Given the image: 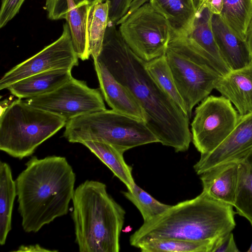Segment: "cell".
<instances>
[{
    "label": "cell",
    "mask_w": 252,
    "mask_h": 252,
    "mask_svg": "<svg viewBox=\"0 0 252 252\" xmlns=\"http://www.w3.org/2000/svg\"><path fill=\"white\" fill-rule=\"evenodd\" d=\"M246 40L252 60V18L248 27Z\"/></svg>",
    "instance_id": "e575fe53"
},
{
    "label": "cell",
    "mask_w": 252,
    "mask_h": 252,
    "mask_svg": "<svg viewBox=\"0 0 252 252\" xmlns=\"http://www.w3.org/2000/svg\"><path fill=\"white\" fill-rule=\"evenodd\" d=\"M195 4V17L191 28L186 37L220 63L228 66L224 62L215 39L211 25L212 12L205 5V2Z\"/></svg>",
    "instance_id": "d6986e66"
},
{
    "label": "cell",
    "mask_w": 252,
    "mask_h": 252,
    "mask_svg": "<svg viewBox=\"0 0 252 252\" xmlns=\"http://www.w3.org/2000/svg\"><path fill=\"white\" fill-rule=\"evenodd\" d=\"M80 144L87 147L107 166L125 185L127 190L131 189L135 183L132 175V168L125 162L123 152L103 141L86 140Z\"/></svg>",
    "instance_id": "ffe728a7"
},
{
    "label": "cell",
    "mask_w": 252,
    "mask_h": 252,
    "mask_svg": "<svg viewBox=\"0 0 252 252\" xmlns=\"http://www.w3.org/2000/svg\"><path fill=\"white\" fill-rule=\"evenodd\" d=\"M72 78L71 69L51 70L25 78L6 89L18 98H30L53 92Z\"/></svg>",
    "instance_id": "e0dca14e"
},
{
    "label": "cell",
    "mask_w": 252,
    "mask_h": 252,
    "mask_svg": "<svg viewBox=\"0 0 252 252\" xmlns=\"http://www.w3.org/2000/svg\"><path fill=\"white\" fill-rule=\"evenodd\" d=\"M25 0H1L0 28L4 27L19 12Z\"/></svg>",
    "instance_id": "f546056e"
},
{
    "label": "cell",
    "mask_w": 252,
    "mask_h": 252,
    "mask_svg": "<svg viewBox=\"0 0 252 252\" xmlns=\"http://www.w3.org/2000/svg\"><path fill=\"white\" fill-rule=\"evenodd\" d=\"M103 0H61L62 2L67 6H77L84 4L92 6Z\"/></svg>",
    "instance_id": "836d02e7"
},
{
    "label": "cell",
    "mask_w": 252,
    "mask_h": 252,
    "mask_svg": "<svg viewBox=\"0 0 252 252\" xmlns=\"http://www.w3.org/2000/svg\"><path fill=\"white\" fill-rule=\"evenodd\" d=\"M119 25L125 41L143 61L165 54L172 31L166 19L149 2L128 12Z\"/></svg>",
    "instance_id": "ba28073f"
},
{
    "label": "cell",
    "mask_w": 252,
    "mask_h": 252,
    "mask_svg": "<svg viewBox=\"0 0 252 252\" xmlns=\"http://www.w3.org/2000/svg\"><path fill=\"white\" fill-rule=\"evenodd\" d=\"M91 5L84 4L72 6L66 15L72 45L78 58L82 61L90 56L88 34V18Z\"/></svg>",
    "instance_id": "603a6c76"
},
{
    "label": "cell",
    "mask_w": 252,
    "mask_h": 252,
    "mask_svg": "<svg viewBox=\"0 0 252 252\" xmlns=\"http://www.w3.org/2000/svg\"><path fill=\"white\" fill-rule=\"evenodd\" d=\"M71 218L80 252H118L126 212L102 182L87 180L74 190Z\"/></svg>",
    "instance_id": "277c9868"
},
{
    "label": "cell",
    "mask_w": 252,
    "mask_h": 252,
    "mask_svg": "<svg viewBox=\"0 0 252 252\" xmlns=\"http://www.w3.org/2000/svg\"><path fill=\"white\" fill-rule=\"evenodd\" d=\"M94 66L102 94L112 109L145 122V115L129 90L111 74L99 62Z\"/></svg>",
    "instance_id": "5bb4252c"
},
{
    "label": "cell",
    "mask_w": 252,
    "mask_h": 252,
    "mask_svg": "<svg viewBox=\"0 0 252 252\" xmlns=\"http://www.w3.org/2000/svg\"><path fill=\"white\" fill-rule=\"evenodd\" d=\"M78 58L73 47L70 30L66 22L61 36L41 51L6 72L0 80V90L25 78L42 72L70 69L78 65Z\"/></svg>",
    "instance_id": "8fae6325"
},
{
    "label": "cell",
    "mask_w": 252,
    "mask_h": 252,
    "mask_svg": "<svg viewBox=\"0 0 252 252\" xmlns=\"http://www.w3.org/2000/svg\"><path fill=\"white\" fill-rule=\"evenodd\" d=\"M94 61L129 90L159 143L177 152L188 150L191 141L189 118L153 79L146 62L131 50L115 25L108 23L101 50Z\"/></svg>",
    "instance_id": "6da1fadb"
},
{
    "label": "cell",
    "mask_w": 252,
    "mask_h": 252,
    "mask_svg": "<svg viewBox=\"0 0 252 252\" xmlns=\"http://www.w3.org/2000/svg\"><path fill=\"white\" fill-rule=\"evenodd\" d=\"M108 6V22L119 25L121 20L127 14L133 0H105Z\"/></svg>",
    "instance_id": "f1b7e54d"
},
{
    "label": "cell",
    "mask_w": 252,
    "mask_h": 252,
    "mask_svg": "<svg viewBox=\"0 0 252 252\" xmlns=\"http://www.w3.org/2000/svg\"><path fill=\"white\" fill-rule=\"evenodd\" d=\"M247 252H252V244H251L250 248L247 251Z\"/></svg>",
    "instance_id": "74e56055"
},
{
    "label": "cell",
    "mask_w": 252,
    "mask_h": 252,
    "mask_svg": "<svg viewBox=\"0 0 252 252\" xmlns=\"http://www.w3.org/2000/svg\"><path fill=\"white\" fill-rule=\"evenodd\" d=\"M63 136L72 143L105 142L124 153L136 147L159 142L145 122L106 109L67 121Z\"/></svg>",
    "instance_id": "52a82bcc"
},
{
    "label": "cell",
    "mask_w": 252,
    "mask_h": 252,
    "mask_svg": "<svg viewBox=\"0 0 252 252\" xmlns=\"http://www.w3.org/2000/svg\"><path fill=\"white\" fill-rule=\"evenodd\" d=\"M144 3H145L144 0H133L129 10H134Z\"/></svg>",
    "instance_id": "d590c367"
},
{
    "label": "cell",
    "mask_w": 252,
    "mask_h": 252,
    "mask_svg": "<svg viewBox=\"0 0 252 252\" xmlns=\"http://www.w3.org/2000/svg\"><path fill=\"white\" fill-rule=\"evenodd\" d=\"M236 213L233 206L202 191L144 222L130 237V244L137 248L142 242L160 239L217 240L234 229Z\"/></svg>",
    "instance_id": "3957f363"
},
{
    "label": "cell",
    "mask_w": 252,
    "mask_h": 252,
    "mask_svg": "<svg viewBox=\"0 0 252 252\" xmlns=\"http://www.w3.org/2000/svg\"><path fill=\"white\" fill-rule=\"evenodd\" d=\"M220 15L236 33L246 39L252 18V0H223Z\"/></svg>",
    "instance_id": "d4e9b609"
},
{
    "label": "cell",
    "mask_w": 252,
    "mask_h": 252,
    "mask_svg": "<svg viewBox=\"0 0 252 252\" xmlns=\"http://www.w3.org/2000/svg\"><path fill=\"white\" fill-rule=\"evenodd\" d=\"M15 179L22 226L36 233L66 215L74 193L76 175L65 157H32Z\"/></svg>",
    "instance_id": "7a4b0ae2"
},
{
    "label": "cell",
    "mask_w": 252,
    "mask_h": 252,
    "mask_svg": "<svg viewBox=\"0 0 252 252\" xmlns=\"http://www.w3.org/2000/svg\"><path fill=\"white\" fill-rule=\"evenodd\" d=\"M34 107L58 115L66 121L77 117L106 109L98 89L84 81L72 78L50 93L24 100Z\"/></svg>",
    "instance_id": "30bf717a"
},
{
    "label": "cell",
    "mask_w": 252,
    "mask_h": 252,
    "mask_svg": "<svg viewBox=\"0 0 252 252\" xmlns=\"http://www.w3.org/2000/svg\"><path fill=\"white\" fill-rule=\"evenodd\" d=\"M239 114L223 96H208L196 108L191 124V140L201 154L221 144L235 126Z\"/></svg>",
    "instance_id": "9c48e42d"
},
{
    "label": "cell",
    "mask_w": 252,
    "mask_h": 252,
    "mask_svg": "<svg viewBox=\"0 0 252 252\" xmlns=\"http://www.w3.org/2000/svg\"><path fill=\"white\" fill-rule=\"evenodd\" d=\"M123 194L140 211L144 222L161 214L171 206L157 200L136 184L131 190L123 191Z\"/></svg>",
    "instance_id": "83f0119b"
},
{
    "label": "cell",
    "mask_w": 252,
    "mask_h": 252,
    "mask_svg": "<svg viewBox=\"0 0 252 252\" xmlns=\"http://www.w3.org/2000/svg\"><path fill=\"white\" fill-rule=\"evenodd\" d=\"M237 161L238 178L233 207L252 226V149Z\"/></svg>",
    "instance_id": "7402d4cb"
},
{
    "label": "cell",
    "mask_w": 252,
    "mask_h": 252,
    "mask_svg": "<svg viewBox=\"0 0 252 252\" xmlns=\"http://www.w3.org/2000/svg\"><path fill=\"white\" fill-rule=\"evenodd\" d=\"M215 89L234 105L240 115L252 112V62L220 77Z\"/></svg>",
    "instance_id": "9a60e30c"
},
{
    "label": "cell",
    "mask_w": 252,
    "mask_h": 252,
    "mask_svg": "<svg viewBox=\"0 0 252 252\" xmlns=\"http://www.w3.org/2000/svg\"><path fill=\"white\" fill-rule=\"evenodd\" d=\"M223 0H207L205 5L212 14L220 15L222 9Z\"/></svg>",
    "instance_id": "1f68e13d"
},
{
    "label": "cell",
    "mask_w": 252,
    "mask_h": 252,
    "mask_svg": "<svg viewBox=\"0 0 252 252\" xmlns=\"http://www.w3.org/2000/svg\"><path fill=\"white\" fill-rule=\"evenodd\" d=\"M108 24V6L105 1L91 6L88 18V34L90 55L93 60L99 55Z\"/></svg>",
    "instance_id": "cb8c5ba5"
},
{
    "label": "cell",
    "mask_w": 252,
    "mask_h": 252,
    "mask_svg": "<svg viewBox=\"0 0 252 252\" xmlns=\"http://www.w3.org/2000/svg\"><path fill=\"white\" fill-rule=\"evenodd\" d=\"M145 65L156 83L188 115L185 103L178 91L165 54L146 62Z\"/></svg>",
    "instance_id": "4316f807"
},
{
    "label": "cell",
    "mask_w": 252,
    "mask_h": 252,
    "mask_svg": "<svg viewBox=\"0 0 252 252\" xmlns=\"http://www.w3.org/2000/svg\"><path fill=\"white\" fill-rule=\"evenodd\" d=\"M217 240L153 239L141 243L137 248L142 252H211Z\"/></svg>",
    "instance_id": "484cf974"
},
{
    "label": "cell",
    "mask_w": 252,
    "mask_h": 252,
    "mask_svg": "<svg viewBox=\"0 0 252 252\" xmlns=\"http://www.w3.org/2000/svg\"><path fill=\"white\" fill-rule=\"evenodd\" d=\"M207 0H194L195 3H202V2H206Z\"/></svg>",
    "instance_id": "8d00e7d4"
},
{
    "label": "cell",
    "mask_w": 252,
    "mask_h": 252,
    "mask_svg": "<svg viewBox=\"0 0 252 252\" xmlns=\"http://www.w3.org/2000/svg\"><path fill=\"white\" fill-rule=\"evenodd\" d=\"M200 176L203 191L214 199L234 206L238 178V161L218 164Z\"/></svg>",
    "instance_id": "2e32d148"
},
{
    "label": "cell",
    "mask_w": 252,
    "mask_h": 252,
    "mask_svg": "<svg viewBox=\"0 0 252 252\" xmlns=\"http://www.w3.org/2000/svg\"><path fill=\"white\" fill-rule=\"evenodd\" d=\"M55 114L30 105L18 98L7 105L0 117V150L22 159L65 126Z\"/></svg>",
    "instance_id": "8992f818"
},
{
    "label": "cell",
    "mask_w": 252,
    "mask_h": 252,
    "mask_svg": "<svg viewBox=\"0 0 252 252\" xmlns=\"http://www.w3.org/2000/svg\"><path fill=\"white\" fill-rule=\"evenodd\" d=\"M17 196L15 181L10 165L0 162V245L5 244L12 229V216Z\"/></svg>",
    "instance_id": "44dd1931"
},
{
    "label": "cell",
    "mask_w": 252,
    "mask_h": 252,
    "mask_svg": "<svg viewBox=\"0 0 252 252\" xmlns=\"http://www.w3.org/2000/svg\"><path fill=\"white\" fill-rule=\"evenodd\" d=\"M56 250H50L42 247L38 244L21 246L15 252H57Z\"/></svg>",
    "instance_id": "d6a6232c"
},
{
    "label": "cell",
    "mask_w": 252,
    "mask_h": 252,
    "mask_svg": "<svg viewBox=\"0 0 252 252\" xmlns=\"http://www.w3.org/2000/svg\"><path fill=\"white\" fill-rule=\"evenodd\" d=\"M211 25L220 55L231 70L241 68L252 63L246 40L236 33L220 15L212 14Z\"/></svg>",
    "instance_id": "4fadbf2b"
},
{
    "label": "cell",
    "mask_w": 252,
    "mask_h": 252,
    "mask_svg": "<svg viewBox=\"0 0 252 252\" xmlns=\"http://www.w3.org/2000/svg\"><path fill=\"white\" fill-rule=\"evenodd\" d=\"M167 21L172 33L186 36L189 33L196 13L194 0H148Z\"/></svg>",
    "instance_id": "ac0fdd59"
},
{
    "label": "cell",
    "mask_w": 252,
    "mask_h": 252,
    "mask_svg": "<svg viewBox=\"0 0 252 252\" xmlns=\"http://www.w3.org/2000/svg\"><path fill=\"white\" fill-rule=\"evenodd\" d=\"M252 149V112L240 115L234 129L218 147L212 152L201 154L193 168L200 175L222 163L237 161Z\"/></svg>",
    "instance_id": "7c38bea8"
},
{
    "label": "cell",
    "mask_w": 252,
    "mask_h": 252,
    "mask_svg": "<svg viewBox=\"0 0 252 252\" xmlns=\"http://www.w3.org/2000/svg\"><path fill=\"white\" fill-rule=\"evenodd\" d=\"M165 55L190 118L194 106L215 89L220 77L231 70L186 36L171 33Z\"/></svg>",
    "instance_id": "5b68a950"
},
{
    "label": "cell",
    "mask_w": 252,
    "mask_h": 252,
    "mask_svg": "<svg viewBox=\"0 0 252 252\" xmlns=\"http://www.w3.org/2000/svg\"><path fill=\"white\" fill-rule=\"evenodd\" d=\"M235 243L233 234L227 233L218 238L215 243L211 252H239Z\"/></svg>",
    "instance_id": "4dcf8cb0"
}]
</instances>
